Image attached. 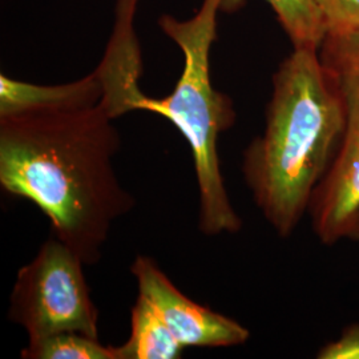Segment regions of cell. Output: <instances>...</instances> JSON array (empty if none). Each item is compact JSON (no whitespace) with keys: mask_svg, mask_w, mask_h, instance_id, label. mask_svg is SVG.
<instances>
[{"mask_svg":"<svg viewBox=\"0 0 359 359\" xmlns=\"http://www.w3.org/2000/svg\"><path fill=\"white\" fill-rule=\"evenodd\" d=\"M182 350L154 305L139 294L130 310L128 341L115 346L117 359H175Z\"/></svg>","mask_w":359,"mask_h":359,"instance_id":"ba28073f","label":"cell"},{"mask_svg":"<svg viewBox=\"0 0 359 359\" xmlns=\"http://www.w3.org/2000/svg\"><path fill=\"white\" fill-rule=\"evenodd\" d=\"M114 120L102 103L0 116L1 188L38 206L86 265L100 261L114 224L136 206L114 167Z\"/></svg>","mask_w":359,"mask_h":359,"instance_id":"6da1fadb","label":"cell"},{"mask_svg":"<svg viewBox=\"0 0 359 359\" xmlns=\"http://www.w3.org/2000/svg\"><path fill=\"white\" fill-rule=\"evenodd\" d=\"M320 57L341 99L345 129L309 213L318 240L334 245L348 240L359 210V31L326 35Z\"/></svg>","mask_w":359,"mask_h":359,"instance_id":"277c9868","label":"cell"},{"mask_svg":"<svg viewBox=\"0 0 359 359\" xmlns=\"http://www.w3.org/2000/svg\"><path fill=\"white\" fill-rule=\"evenodd\" d=\"M317 3L327 35L359 31V0H317Z\"/></svg>","mask_w":359,"mask_h":359,"instance_id":"8fae6325","label":"cell"},{"mask_svg":"<svg viewBox=\"0 0 359 359\" xmlns=\"http://www.w3.org/2000/svg\"><path fill=\"white\" fill-rule=\"evenodd\" d=\"M23 359H117L115 346H104L99 338L63 332L28 339Z\"/></svg>","mask_w":359,"mask_h":359,"instance_id":"30bf717a","label":"cell"},{"mask_svg":"<svg viewBox=\"0 0 359 359\" xmlns=\"http://www.w3.org/2000/svg\"><path fill=\"white\" fill-rule=\"evenodd\" d=\"M224 4L225 0H203L187 20L160 16L158 26L182 52V72L170 95L163 99L144 95L137 103V111L165 117L189 144L198 189V229L208 237L243 228L225 188L217 147L221 133L234 124L236 112L231 97L213 87L210 76V50Z\"/></svg>","mask_w":359,"mask_h":359,"instance_id":"3957f363","label":"cell"},{"mask_svg":"<svg viewBox=\"0 0 359 359\" xmlns=\"http://www.w3.org/2000/svg\"><path fill=\"white\" fill-rule=\"evenodd\" d=\"M317 358L359 359V323H351L341 335L321 347Z\"/></svg>","mask_w":359,"mask_h":359,"instance_id":"7c38bea8","label":"cell"},{"mask_svg":"<svg viewBox=\"0 0 359 359\" xmlns=\"http://www.w3.org/2000/svg\"><path fill=\"white\" fill-rule=\"evenodd\" d=\"M277 15L280 25L290 39L293 48H321L326 27L317 0H265ZM238 0H225L224 11Z\"/></svg>","mask_w":359,"mask_h":359,"instance_id":"9c48e42d","label":"cell"},{"mask_svg":"<svg viewBox=\"0 0 359 359\" xmlns=\"http://www.w3.org/2000/svg\"><path fill=\"white\" fill-rule=\"evenodd\" d=\"M84 265L71 248L51 237L18 271L8 318L26 330L28 339L63 332L99 338V311Z\"/></svg>","mask_w":359,"mask_h":359,"instance_id":"5b68a950","label":"cell"},{"mask_svg":"<svg viewBox=\"0 0 359 359\" xmlns=\"http://www.w3.org/2000/svg\"><path fill=\"white\" fill-rule=\"evenodd\" d=\"M344 129L342 103L320 51L293 48L273 75L265 130L243 157L246 185L280 237H289L309 212Z\"/></svg>","mask_w":359,"mask_h":359,"instance_id":"7a4b0ae2","label":"cell"},{"mask_svg":"<svg viewBox=\"0 0 359 359\" xmlns=\"http://www.w3.org/2000/svg\"><path fill=\"white\" fill-rule=\"evenodd\" d=\"M130 273L137 281L139 294L154 305L181 346H240L249 339L250 332L240 322L182 294L151 257H136Z\"/></svg>","mask_w":359,"mask_h":359,"instance_id":"8992f818","label":"cell"},{"mask_svg":"<svg viewBox=\"0 0 359 359\" xmlns=\"http://www.w3.org/2000/svg\"><path fill=\"white\" fill-rule=\"evenodd\" d=\"M348 240H353L354 243L359 244V210L358 213H357V216H355V219H354L353 229H351V233H350V236H348Z\"/></svg>","mask_w":359,"mask_h":359,"instance_id":"4fadbf2b","label":"cell"},{"mask_svg":"<svg viewBox=\"0 0 359 359\" xmlns=\"http://www.w3.org/2000/svg\"><path fill=\"white\" fill-rule=\"evenodd\" d=\"M103 84L96 69L72 83L57 86L32 84L0 75V116L29 111L77 109L100 103Z\"/></svg>","mask_w":359,"mask_h":359,"instance_id":"52a82bcc","label":"cell"}]
</instances>
